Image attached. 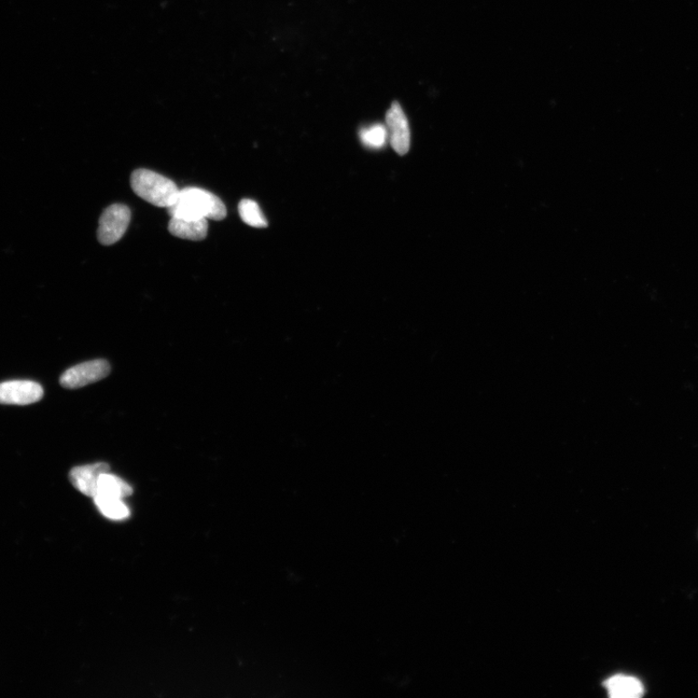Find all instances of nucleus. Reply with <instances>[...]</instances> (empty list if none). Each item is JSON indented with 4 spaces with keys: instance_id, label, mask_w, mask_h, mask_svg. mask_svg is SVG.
<instances>
[{
    "instance_id": "1",
    "label": "nucleus",
    "mask_w": 698,
    "mask_h": 698,
    "mask_svg": "<svg viewBox=\"0 0 698 698\" xmlns=\"http://www.w3.org/2000/svg\"><path fill=\"white\" fill-rule=\"evenodd\" d=\"M171 218L185 219L222 220L228 216V209L215 194L198 188L179 190L176 202L167 208Z\"/></svg>"
},
{
    "instance_id": "2",
    "label": "nucleus",
    "mask_w": 698,
    "mask_h": 698,
    "mask_svg": "<svg viewBox=\"0 0 698 698\" xmlns=\"http://www.w3.org/2000/svg\"><path fill=\"white\" fill-rule=\"evenodd\" d=\"M131 181L135 194L153 206L170 208L179 197V189L173 180L150 170H135Z\"/></svg>"
},
{
    "instance_id": "3",
    "label": "nucleus",
    "mask_w": 698,
    "mask_h": 698,
    "mask_svg": "<svg viewBox=\"0 0 698 698\" xmlns=\"http://www.w3.org/2000/svg\"><path fill=\"white\" fill-rule=\"evenodd\" d=\"M131 219V212L128 206L122 204L110 206L101 217L97 239L103 246L116 244L127 232Z\"/></svg>"
},
{
    "instance_id": "4",
    "label": "nucleus",
    "mask_w": 698,
    "mask_h": 698,
    "mask_svg": "<svg viewBox=\"0 0 698 698\" xmlns=\"http://www.w3.org/2000/svg\"><path fill=\"white\" fill-rule=\"evenodd\" d=\"M110 372L109 362L104 359L83 362L65 371L61 384L67 389L81 388L107 378Z\"/></svg>"
},
{
    "instance_id": "5",
    "label": "nucleus",
    "mask_w": 698,
    "mask_h": 698,
    "mask_svg": "<svg viewBox=\"0 0 698 698\" xmlns=\"http://www.w3.org/2000/svg\"><path fill=\"white\" fill-rule=\"evenodd\" d=\"M386 128L391 146L400 156L406 155L411 148V130L408 118L398 102H393L387 111Z\"/></svg>"
},
{
    "instance_id": "6",
    "label": "nucleus",
    "mask_w": 698,
    "mask_h": 698,
    "mask_svg": "<svg viewBox=\"0 0 698 698\" xmlns=\"http://www.w3.org/2000/svg\"><path fill=\"white\" fill-rule=\"evenodd\" d=\"M42 386L31 381H11L0 383V403L26 406L42 399Z\"/></svg>"
},
{
    "instance_id": "7",
    "label": "nucleus",
    "mask_w": 698,
    "mask_h": 698,
    "mask_svg": "<svg viewBox=\"0 0 698 698\" xmlns=\"http://www.w3.org/2000/svg\"><path fill=\"white\" fill-rule=\"evenodd\" d=\"M110 471L107 463H95L76 467L70 471V481L82 494L95 497L102 474Z\"/></svg>"
},
{
    "instance_id": "8",
    "label": "nucleus",
    "mask_w": 698,
    "mask_h": 698,
    "mask_svg": "<svg viewBox=\"0 0 698 698\" xmlns=\"http://www.w3.org/2000/svg\"><path fill=\"white\" fill-rule=\"evenodd\" d=\"M169 229L170 232L173 236L178 237V238L190 241H202L208 235V219L171 218Z\"/></svg>"
},
{
    "instance_id": "9",
    "label": "nucleus",
    "mask_w": 698,
    "mask_h": 698,
    "mask_svg": "<svg viewBox=\"0 0 698 698\" xmlns=\"http://www.w3.org/2000/svg\"><path fill=\"white\" fill-rule=\"evenodd\" d=\"M605 686L613 698H638L645 694L642 683L632 676H613L605 683Z\"/></svg>"
},
{
    "instance_id": "10",
    "label": "nucleus",
    "mask_w": 698,
    "mask_h": 698,
    "mask_svg": "<svg viewBox=\"0 0 698 698\" xmlns=\"http://www.w3.org/2000/svg\"><path fill=\"white\" fill-rule=\"evenodd\" d=\"M132 493L133 489L129 483L108 471L102 474L95 496L100 495L123 499L130 497Z\"/></svg>"
},
{
    "instance_id": "11",
    "label": "nucleus",
    "mask_w": 698,
    "mask_h": 698,
    "mask_svg": "<svg viewBox=\"0 0 698 698\" xmlns=\"http://www.w3.org/2000/svg\"><path fill=\"white\" fill-rule=\"evenodd\" d=\"M93 499L95 506L106 519L123 520L130 518L131 510L121 499L97 495Z\"/></svg>"
},
{
    "instance_id": "12",
    "label": "nucleus",
    "mask_w": 698,
    "mask_h": 698,
    "mask_svg": "<svg viewBox=\"0 0 698 698\" xmlns=\"http://www.w3.org/2000/svg\"><path fill=\"white\" fill-rule=\"evenodd\" d=\"M359 136L363 145L375 150L383 149L389 139L386 125L382 123H375L368 128H363L359 132Z\"/></svg>"
},
{
    "instance_id": "13",
    "label": "nucleus",
    "mask_w": 698,
    "mask_h": 698,
    "mask_svg": "<svg viewBox=\"0 0 698 698\" xmlns=\"http://www.w3.org/2000/svg\"><path fill=\"white\" fill-rule=\"evenodd\" d=\"M239 214L247 226L256 228L268 227L267 218L263 215L259 205L250 199H243L239 204Z\"/></svg>"
}]
</instances>
